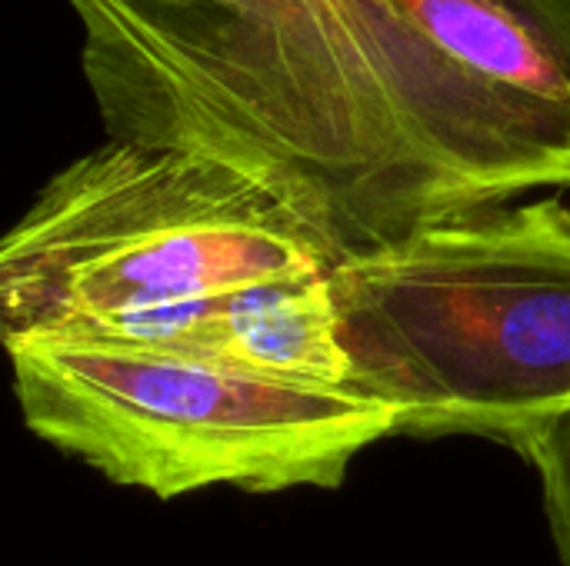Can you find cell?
Here are the masks:
<instances>
[{"label": "cell", "mask_w": 570, "mask_h": 566, "mask_svg": "<svg viewBox=\"0 0 570 566\" xmlns=\"http://www.w3.org/2000/svg\"><path fill=\"white\" fill-rule=\"evenodd\" d=\"M67 3L80 17L83 30H94V27H110V23H130V20L174 13V10L207 3V0H67Z\"/></svg>", "instance_id": "cell-7"}, {"label": "cell", "mask_w": 570, "mask_h": 566, "mask_svg": "<svg viewBox=\"0 0 570 566\" xmlns=\"http://www.w3.org/2000/svg\"><path fill=\"white\" fill-rule=\"evenodd\" d=\"M511 450L538 470L554 547L561 564L570 566V410L518 434Z\"/></svg>", "instance_id": "cell-6"}, {"label": "cell", "mask_w": 570, "mask_h": 566, "mask_svg": "<svg viewBox=\"0 0 570 566\" xmlns=\"http://www.w3.org/2000/svg\"><path fill=\"white\" fill-rule=\"evenodd\" d=\"M337 264L244 170L107 137L57 170L3 237V344H110L150 317Z\"/></svg>", "instance_id": "cell-2"}, {"label": "cell", "mask_w": 570, "mask_h": 566, "mask_svg": "<svg viewBox=\"0 0 570 566\" xmlns=\"http://www.w3.org/2000/svg\"><path fill=\"white\" fill-rule=\"evenodd\" d=\"M30 434L157 500L234 487H341L401 417L354 390L120 344L7 347Z\"/></svg>", "instance_id": "cell-4"}, {"label": "cell", "mask_w": 570, "mask_h": 566, "mask_svg": "<svg viewBox=\"0 0 570 566\" xmlns=\"http://www.w3.org/2000/svg\"><path fill=\"white\" fill-rule=\"evenodd\" d=\"M80 67L107 137L244 170L341 264L570 190V0H207Z\"/></svg>", "instance_id": "cell-1"}, {"label": "cell", "mask_w": 570, "mask_h": 566, "mask_svg": "<svg viewBox=\"0 0 570 566\" xmlns=\"http://www.w3.org/2000/svg\"><path fill=\"white\" fill-rule=\"evenodd\" d=\"M331 277L267 280L220 300L150 317L110 344L194 354L291 384L351 387Z\"/></svg>", "instance_id": "cell-5"}, {"label": "cell", "mask_w": 570, "mask_h": 566, "mask_svg": "<svg viewBox=\"0 0 570 566\" xmlns=\"http://www.w3.org/2000/svg\"><path fill=\"white\" fill-rule=\"evenodd\" d=\"M351 387L401 434L504 447L570 410V207L508 203L334 270Z\"/></svg>", "instance_id": "cell-3"}]
</instances>
